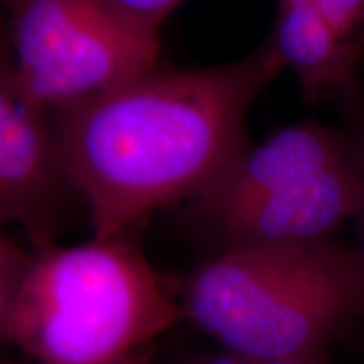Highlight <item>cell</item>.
<instances>
[{
	"label": "cell",
	"instance_id": "cell-4",
	"mask_svg": "<svg viewBox=\"0 0 364 364\" xmlns=\"http://www.w3.org/2000/svg\"><path fill=\"white\" fill-rule=\"evenodd\" d=\"M14 80L53 113L157 70L161 31L98 0H2Z\"/></svg>",
	"mask_w": 364,
	"mask_h": 364
},
{
	"label": "cell",
	"instance_id": "cell-10",
	"mask_svg": "<svg viewBox=\"0 0 364 364\" xmlns=\"http://www.w3.org/2000/svg\"><path fill=\"white\" fill-rule=\"evenodd\" d=\"M317 9L354 53L364 54V0H317Z\"/></svg>",
	"mask_w": 364,
	"mask_h": 364
},
{
	"label": "cell",
	"instance_id": "cell-6",
	"mask_svg": "<svg viewBox=\"0 0 364 364\" xmlns=\"http://www.w3.org/2000/svg\"><path fill=\"white\" fill-rule=\"evenodd\" d=\"M351 129L300 122L250 144L215 184L188 203V215L208 233L236 213L270 198L354 154Z\"/></svg>",
	"mask_w": 364,
	"mask_h": 364
},
{
	"label": "cell",
	"instance_id": "cell-3",
	"mask_svg": "<svg viewBox=\"0 0 364 364\" xmlns=\"http://www.w3.org/2000/svg\"><path fill=\"white\" fill-rule=\"evenodd\" d=\"M33 253L2 339L36 364H110L184 318L127 235Z\"/></svg>",
	"mask_w": 364,
	"mask_h": 364
},
{
	"label": "cell",
	"instance_id": "cell-9",
	"mask_svg": "<svg viewBox=\"0 0 364 364\" xmlns=\"http://www.w3.org/2000/svg\"><path fill=\"white\" fill-rule=\"evenodd\" d=\"M34 253L17 247L0 230V339Z\"/></svg>",
	"mask_w": 364,
	"mask_h": 364
},
{
	"label": "cell",
	"instance_id": "cell-13",
	"mask_svg": "<svg viewBox=\"0 0 364 364\" xmlns=\"http://www.w3.org/2000/svg\"><path fill=\"white\" fill-rule=\"evenodd\" d=\"M253 364H327V361L321 349V351L294 354V356H285V358L260 359V361H253Z\"/></svg>",
	"mask_w": 364,
	"mask_h": 364
},
{
	"label": "cell",
	"instance_id": "cell-2",
	"mask_svg": "<svg viewBox=\"0 0 364 364\" xmlns=\"http://www.w3.org/2000/svg\"><path fill=\"white\" fill-rule=\"evenodd\" d=\"M182 312L253 361L321 351L364 314V260L334 240L220 250L186 282Z\"/></svg>",
	"mask_w": 364,
	"mask_h": 364
},
{
	"label": "cell",
	"instance_id": "cell-15",
	"mask_svg": "<svg viewBox=\"0 0 364 364\" xmlns=\"http://www.w3.org/2000/svg\"><path fill=\"white\" fill-rule=\"evenodd\" d=\"M150 359H152V351L149 349V346L145 348L136 349V351L127 354V356L117 359L110 364H150ZM0 364H22L16 361H0Z\"/></svg>",
	"mask_w": 364,
	"mask_h": 364
},
{
	"label": "cell",
	"instance_id": "cell-11",
	"mask_svg": "<svg viewBox=\"0 0 364 364\" xmlns=\"http://www.w3.org/2000/svg\"><path fill=\"white\" fill-rule=\"evenodd\" d=\"M127 19L149 29L161 31L162 22L181 6L184 0H98Z\"/></svg>",
	"mask_w": 364,
	"mask_h": 364
},
{
	"label": "cell",
	"instance_id": "cell-7",
	"mask_svg": "<svg viewBox=\"0 0 364 364\" xmlns=\"http://www.w3.org/2000/svg\"><path fill=\"white\" fill-rule=\"evenodd\" d=\"M356 142V139H354ZM363 181L358 147L346 161L304 177L208 231L221 250L304 247L332 235L361 206Z\"/></svg>",
	"mask_w": 364,
	"mask_h": 364
},
{
	"label": "cell",
	"instance_id": "cell-12",
	"mask_svg": "<svg viewBox=\"0 0 364 364\" xmlns=\"http://www.w3.org/2000/svg\"><path fill=\"white\" fill-rule=\"evenodd\" d=\"M351 117V129L354 139H356V147H358V156H359V166H361V181H363V196H361V206L354 220L358 221L359 228V236H361V247H359V253L363 255L364 260V108L361 107L359 110L349 113Z\"/></svg>",
	"mask_w": 364,
	"mask_h": 364
},
{
	"label": "cell",
	"instance_id": "cell-16",
	"mask_svg": "<svg viewBox=\"0 0 364 364\" xmlns=\"http://www.w3.org/2000/svg\"><path fill=\"white\" fill-rule=\"evenodd\" d=\"M193 364H253V359H248L245 356L235 353H225V354H215V356H208L204 359H199Z\"/></svg>",
	"mask_w": 364,
	"mask_h": 364
},
{
	"label": "cell",
	"instance_id": "cell-17",
	"mask_svg": "<svg viewBox=\"0 0 364 364\" xmlns=\"http://www.w3.org/2000/svg\"><path fill=\"white\" fill-rule=\"evenodd\" d=\"M279 7H294V6H316L317 0H277Z\"/></svg>",
	"mask_w": 364,
	"mask_h": 364
},
{
	"label": "cell",
	"instance_id": "cell-8",
	"mask_svg": "<svg viewBox=\"0 0 364 364\" xmlns=\"http://www.w3.org/2000/svg\"><path fill=\"white\" fill-rule=\"evenodd\" d=\"M267 41L284 68L295 73L307 102L339 100L348 112L363 107L358 86L363 58L341 39L316 6L279 7Z\"/></svg>",
	"mask_w": 364,
	"mask_h": 364
},
{
	"label": "cell",
	"instance_id": "cell-14",
	"mask_svg": "<svg viewBox=\"0 0 364 364\" xmlns=\"http://www.w3.org/2000/svg\"><path fill=\"white\" fill-rule=\"evenodd\" d=\"M0 66L12 68L11 49H9V38H7V24H6V16H4L2 0H0Z\"/></svg>",
	"mask_w": 364,
	"mask_h": 364
},
{
	"label": "cell",
	"instance_id": "cell-1",
	"mask_svg": "<svg viewBox=\"0 0 364 364\" xmlns=\"http://www.w3.org/2000/svg\"><path fill=\"white\" fill-rule=\"evenodd\" d=\"M285 68L265 43L235 61L157 70L49 113L59 159L90 208L93 240L129 235L189 203L248 147L247 122Z\"/></svg>",
	"mask_w": 364,
	"mask_h": 364
},
{
	"label": "cell",
	"instance_id": "cell-5",
	"mask_svg": "<svg viewBox=\"0 0 364 364\" xmlns=\"http://www.w3.org/2000/svg\"><path fill=\"white\" fill-rule=\"evenodd\" d=\"M71 194L49 113L0 66V226L17 225L33 252H44L56 245Z\"/></svg>",
	"mask_w": 364,
	"mask_h": 364
}]
</instances>
